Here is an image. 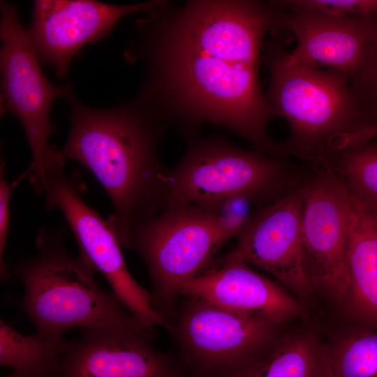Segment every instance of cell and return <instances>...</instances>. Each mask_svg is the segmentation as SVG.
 I'll return each instance as SVG.
<instances>
[{
  "instance_id": "obj_3",
  "label": "cell",
  "mask_w": 377,
  "mask_h": 377,
  "mask_svg": "<svg viewBox=\"0 0 377 377\" xmlns=\"http://www.w3.org/2000/svg\"><path fill=\"white\" fill-rule=\"evenodd\" d=\"M64 237L62 228H41L36 254L10 266L11 276L21 281L24 290L19 306L36 332L62 338L73 327L119 330L151 340L154 330L126 309L112 291L100 288L95 270L81 255H70Z\"/></svg>"
},
{
  "instance_id": "obj_9",
  "label": "cell",
  "mask_w": 377,
  "mask_h": 377,
  "mask_svg": "<svg viewBox=\"0 0 377 377\" xmlns=\"http://www.w3.org/2000/svg\"><path fill=\"white\" fill-rule=\"evenodd\" d=\"M300 185L303 239L315 295L338 306L349 287L346 246L350 192L324 160L309 164Z\"/></svg>"
},
{
  "instance_id": "obj_22",
  "label": "cell",
  "mask_w": 377,
  "mask_h": 377,
  "mask_svg": "<svg viewBox=\"0 0 377 377\" xmlns=\"http://www.w3.org/2000/svg\"><path fill=\"white\" fill-rule=\"evenodd\" d=\"M6 165V161L1 160L0 165V274L1 279L7 282L12 277L10 273V265H7L4 258L9 230L10 197L17 184L26 178L31 171L29 168L15 180L8 182L5 175Z\"/></svg>"
},
{
  "instance_id": "obj_12",
  "label": "cell",
  "mask_w": 377,
  "mask_h": 377,
  "mask_svg": "<svg viewBox=\"0 0 377 377\" xmlns=\"http://www.w3.org/2000/svg\"><path fill=\"white\" fill-rule=\"evenodd\" d=\"M160 1L120 5L94 0H36L27 37L40 64L51 66L64 79L84 45L108 37L124 17L147 12Z\"/></svg>"
},
{
  "instance_id": "obj_5",
  "label": "cell",
  "mask_w": 377,
  "mask_h": 377,
  "mask_svg": "<svg viewBox=\"0 0 377 377\" xmlns=\"http://www.w3.org/2000/svg\"><path fill=\"white\" fill-rule=\"evenodd\" d=\"M184 136L186 151L165 172V206L189 204L216 214L227 202L244 198L258 208L302 181L304 170L286 158L246 150L221 137Z\"/></svg>"
},
{
  "instance_id": "obj_13",
  "label": "cell",
  "mask_w": 377,
  "mask_h": 377,
  "mask_svg": "<svg viewBox=\"0 0 377 377\" xmlns=\"http://www.w3.org/2000/svg\"><path fill=\"white\" fill-rule=\"evenodd\" d=\"M276 8L275 31H289L297 40L290 52L281 45L282 57L288 64L334 70L351 84L377 47L376 19Z\"/></svg>"
},
{
  "instance_id": "obj_11",
  "label": "cell",
  "mask_w": 377,
  "mask_h": 377,
  "mask_svg": "<svg viewBox=\"0 0 377 377\" xmlns=\"http://www.w3.org/2000/svg\"><path fill=\"white\" fill-rule=\"evenodd\" d=\"M301 183V182H300ZM300 184L257 208L235 237L234 249L306 304L315 295L302 233Z\"/></svg>"
},
{
  "instance_id": "obj_18",
  "label": "cell",
  "mask_w": 377,
  "mask_h": 377,
  "mask_svg": "<svg viewBox=\"0 0 377 377\" xmlns=\"http://www.w3.org/2000/svg\"><path fill=\"white\" fill-rule=\"evenodd\" d=\"M347 317L324 339L328 377H377V322Z\"/></svg>"
},
{
  "instance_id": "obj_19",
  "label": "cell",
  "mask_w": 377,
  "mask_h": 377,
  "mask_svg": "<svg viewBox=\"0 0 377 377\" xmlns=\"http://www.w3.org/2000/svg\"><path fill=\"white\" fill-rule=\"evenodd\" d=\"M68 341L36 332L24 335L0 320V364L13 373L5 377L57 376Z\"/></svg>"
},
{
  "instance_id": "obj_1",
  "label": "cell",
  "mask_w": 377,
  "mask_h": 377,
  "mask_svg": "<svg viewBox=\"0 0 377 377\" xmlns=\"http://www.w3.org/2000/svg\"><path fill=\"white\" fill-rule=\"evenodd\" d=\"M276 13L270 1L161 0L138 19L124 52L145 69L135 99L183 135L211 124L259 152L285 156L283 143L267 131L276 114L258 73Z\"/></svg>"
},
{
  "instance_id": "obj_21",
  "label": "cell",
  "mask_w": 377,
  "mask_h": 377,
  "mask_svg": "<svg viewBox=\"0 0 377 377\" xmlns=\"http://www.w3.org/2000/svg\"><path fill=\"white\" fill-rule=\"evenodd\" d=\"M281 9L304 11L335 17L377 20V0L274 1Z\"/></svg>"
},
{
  "instance_id": "obj_24",
  "label": "cell",
  "mask_w": 377,
  "mask_h": 377,
  "mask_svg": "<svg viewBox=\"0 0 377 377\" xmlns=\"http://www.w3.org/2000/svg\"><path fill=\"white\" fill-rule=\"evenodd\" d=\"M377 136V123L363 129L346 134L342 138V143L348 146L362 142Z\"/></svg>"
},
{
  "instance_id": "obj_10",
  "label": "cell",
  "mask_w": 377,
  "mask_h": 377,
  "mask_svg": "<svg viewBox=\"0 0 377 377\" xmlns=\"http://www.w3.org/2000/svg\"><path fill=\"white\" fill-rule=\"evenodd\" d=\"M66 161L52 165L45 175L43 194L47 209H59L69 225L80 247V255L111 286L119 302L147 327L172 326L151 304V293L130 274L121 244L107 219L82 199L75 182L65 172Z\"/></svg>"
},
{
  "instance_id": "obj_4",
  "label": "cell",
  "mask_w": 377,
  "mask_h": 377,
  "mask_svg": "<svg viewBox=\"0 0 377 377\" xmlns=\"http://www.w3.org/2000/svg\"><path fill=\"white\" fill-rule=\"evenodd\" d=\"M261 59L269 73L267 102L290 128L283 143L288 156L309 164L325 160L338 138L377 123L344 75L288 64L277 41L264 47Z\"/></svg>"
},
{
  "instance_id": "obj_14",
  "label": "cell",
  "mask_w": 377,
  "mask_h": 377,
  "mask_svg": "<svg viewBox=\"0 0 377 377\" xmlns=\"http://www.w3.org/2000/svg\"><path fill=\"white\" fill-rule=\"evenodd\" d=\"M179 293L280 324L303 318L306 312L305 304L276 281L253 269L234 249L181 284Z\"/></svg>"
},
{
  "instance_id": "obj_20",
  "label": "cell",
  "mask_w": 377,
  "mask_h": 377,
  "mask_svg": "<svg viewBox=\"0 0 377 377\" xmlns=\"http://www.w3.org/2000/svg\"><path fill=\"white\" fill-rule=\"evenodd\" d=\"M325 161L352 195L377 210V136L335 151Z\"/></svg>"
},
{
  "instance_id": "obj_8",
  "label": "cell",
  "mask_w": 377,
  "mask_h": 377,
  "mask_svg": "<svg viewBox=\"0 0 377 377\" xmlns=\"http://www.w3.org/2000/svg\"><path fill=\"white\" fill-rule=\"evenodd\" d=\"M188 297L171 334L195 377L239 376L263 360L288 330L287 324Z\"/></svg>"
},
{
  "instance_id": "obj_25",
  "label": "cell",
  "mask_w": 377,
  "mask_h": 377,
  "mask_svg": "<svg viewBox=\"0 0 377 377\" xmlns=\"http://www.w3.org/2000/svg\"><path fill=\"white\" fill-rule=\"evenodd\" d=\"M172 377H186V376L181 371V372L178 373V374H177L176 375L173 376Z\"/></svg>"
},
{
  "instance_id": "obj_23",
  "label": "cell",
  "mask_w": 377,
  "mask_h": 377,
  "mask_svg": "<svg viewBox=\"0 0 377 377\" xmlns=\"http://www.w3.org/2000/svg\"><path fill=\"white\" fill-rule=\"evenodd\" d=\"M351 87L377 120V47L364 69L351 83Z\"/></svg>"
},
{
  "instance_id": "obj_7",
  "label": "cell",
  "mask_w": 377,
  "mask_h": 377,
  "mask_svg": "<svg viewBox=\"0 0 377 377\" xmlns=\"http://www.w3.org/2000/svg\"><path fill=\"white\" fill-rule=\"evenodd\" d=\"M1 116L11 113L20 122L31 154V182L43 192L46 172L62 157L49 142L56 129L50 118L54 102L74 94L69 84L57 85L45 75L32 50L14 3H0Z\"/></svg>"
},
{
  "instance_id": "obj_17",
  "label": "cell",
  "mask_w": 377,
  "mask_h": 377,
  "mask_svg": "<svg viewBox=\"0 0 377 377\" xmlns=\"http://www.w3.org/2000/svg\"><path fill=\"white\" fill-rule=\"evenodd\" d=\"M237 377H328L320 325L306 321L288 330L263 360Z\"/></svg>"
},
{
  "instance_id": "obj_16",
  "label": "cell",
  "mask_w": 377,
  "mask_h": 377,
  "mask_svg": "<svg viewBox=\"0 0 377 377\" xmlns=\"http://www.w3.org/2000/svg\"><path fill=\"white\" fill-rule=\"evenodd\" d=\"M350 195L346 246L349 287L337 306L345 316L377 322V210Z\"/></svg>"
},
{
  "instance_id": "obj_2",
  "label": "cell",
  "mask_w": 377,
  "mask_h": 377,
  "mask_svg": "<svg viewBox=\"0 0 377 377\" xmlns=\"http://www.w3.org/2000/svg\"><path fill=\"white\" fill-rule=\"evenodd\" d=\"M67 101L70 131L60 151L105 189L114 207L107 221L126 247L135 226L165 206L158 147L169 126L136 99L109 108L87 105L75 95Z\"/></svg>"
},
{
  "instance_id": "obj_6",
  "label": "cell",
  "mask_w": 377,
  "mask_h": 377,
  "mask_svg": "<svg viewBox=\"0 0 377 377\" xmlns=\"http://www.w3.org/2000/svg\"><path fill=\"white\" fill-rule=\"evenodd\" d=\"M242 228L189 204L168 205L140 221L131 230L126 247L135 249L147 267L153 307L164 316L180 294L181 284L200 274L221 246Z\"/></svg>"
},
{
  "instance_id": "obj_15",
  "label": "cell",
  "mask_w": 377,
  "mask_h": 377,
  "mask_svg": "<svg viewBox=\"0 0 377 377\" xmlns=\"http://www.w3.org/2000/svg\"><path fill=\"white\" fill-rule=\"evenodd\" d=\"M81 331L80 339L68 341L57 376L172 377L182 371L170 355L155 350L140 334Z\"/></svg>"
}]
</instances>
